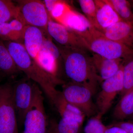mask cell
I'll return each mask as SVG.
<instances>
[{
  "instance_id": "cell-1",
  "label": "cell",
  "mask_w": 133,
  "mask_h": 133,
  "mask_svg": "<svg viewBox=\"0 0 133 133\" xmlns=\"http://www.w3.org/2000/svg\"><path fill=\"white\" fill-rule=\"evenodd\" d=\"M3 42L18 70L24 72L27 77L42 88L53 105L60 92L57 90L56 86L61 81L39 66L29 55L22 44Z\"/></svg>"
},
{
  "instance_id": "cell-2",
  "label": "cell",
  "mask_w": 133,
  "mask_h": 133,
  "mask_svg": "<svg viewBox=\"0 0 133 133\" xmlns=\"http://www.w3.org/2000/svg\"><path fill=\"white\" fill-rule=\"evenodd\" d=\"M66 76L75 83L87 86L94 94L101 81L88 51L80 48L57 45Z\"/></svg>"
},
{
  "instance_id": "cell-3",
  "label": "cell",
  "mask_w": 133,
  "mask_h": 133,
  "mask_svg": "<svg viewBox=\"0 0 133 133\" xmlns=\"http://www.w3.org/2000/svg\"><path fill=\"white\" fill-rule=\"evenodd\" d=\"M75 33L81 37L89 51L94 54L124 62L133 58V50L107 38L90 24Z\"/></svg>"
},
{
  "instance_id": "cell-4",
  "label": "cell",
  "mask_w": 133,
  "mask_h": 133,
  "mask_svg": "<svg viewBox=\"0 0 133 133\" xmlns=\"http://www.w3.org/2000/svg\"><path fill=\"white\" fill-rule=\"evenodd\" d=\"M62 92L66 101L85 116L92 117L97 111L92 100L94 93L87 86L71 81L64 85Z\"/></svg>"
},
{
  "instance_id": "cell-5",
  "label": "cell",
  "mask_w": 133,
  "mask_h": 133,
  "mask_svg": "<svg viewBox=\"0 0 133 133\" xmlns=\"http://www.w3.org/2000/svg\"><path fill=\"white\" fill-rule=\"evenodd\" d=\"M18 13L16 19L26 26L36 27L47 33L48 22L51 17L43 1L38 0L16 1Z\"/></svg>"
},
{
  "instance_id": "cell-6",
  "label": "cell",
  "mask_w": 133,
  "mask_h": 133,
  "mask_svg": "<svg viewBox=\"0 0 133 133\" xmlns=\"http://www.w3.org/2000/svg\"><path fill=\"white\" fill-rule=\"evenodd\" d=\"M13 86L0 85V133H19Z\"/></svg>"
},
{
  "instance_id": "cell-7",
  "label": "cell",
  "mask_w": 133,
  "mask_h": 133,
  "mask_svg": "<svg viewBox=\"0 0 133 133\" xmlns=\"http://www.w3.org/2000/svg\"><path fill=\"white\" fill-rule=\"evenodd\" d=\"M22 133H48L49 124L45 113L42 92L38 86L23 123Z\"/></svg>"
},
{
  "instance_id": "cell-8",
  "label": "cell",
  "mask_w": 133,
  "mask_h": 133,
  "mask_svg": "<svg viewBox=\"0 0 133 133\" xmlns=\"http://www.w3.org/2000/svg\"><path fill=\"white\" fill-rule=\"evenodd\" d=\"M13 86V98L18 125L24 123L26 114L31 107L38 85L28 78L17 81Z\"/></svg>"
},
{
  "instance_id": "cell-9",
  "label": "cell",
  "mask_w": 133,
  "mask_h": 133,
  "mask_svg": "<svg viewBox=\"0 0 133 133\" xmlns=\"http://www.w3.org/2000/svg\"><path fill=\"white\" fill-rule=\"evenodd\" d=\"M123 63L116 74L102 81L95 104L97 114L101 117L108 111L116 95L123 90Z\"/></svg>"
},
{
  "instance_id": "cell-10",
  "label": "cell",
  "mask_w": 133,
  "mask_h": 133,
  "mask_svg": "<svg viewBox=\"0 0 133 133\" xmlns=\"http://www.w3.org/2000/svg\"><path fill=\"white\" fill-rule=\"evenodd\" d=\"M47 32L50 37L59 45L80 48L89 51L85 43L78 34L53 21L51 18L48 22Z\"/></svg>"
},
{
  "instance_id": "cell-11",
  "label": "cell",
  "mask_w": 133,
  "mask_h": 133,
  "mask_svg": "<svg viewBox=\"0 0 133 133\" xmlns=\"http://www.w3.org/2000/svg\"><path fill=\"white\" fill-rule=\"evenodd\" d=\"M100 32L110 40L133 50V24L120 21Z\"/></svg>"
},
{
  "instance_id": "cell-12",
  "label": "cell",
  "mask_w": 133,
  "mask_h": 133,
  "mask_svg": "<svg viewBox=\"0 0 133 133\" xmlns=\"http://www.w3.org/2000/svg\"><path fill=\"white\" fill-rule=\"evenodd\" d=\"M96 15L92 27L101 31L113 24L121 21L114 9L106 0H95Z\"/></svg>"
},
{
  "instance_id": "cell-13",
  "label": "cell",
  "mask_w": 133,
  "mask_h": 133,
  "mask_svg": "<svg viewBox=\"0 0 133 133\" xmlns=\"http://www.w3.org/2000/svg\"><path fill=\"white\" fill-rule=\"evenodd\" d=\"M45 37L44 32L40 29L30 26L25 27L22 44L29 55L37 63Z\"/></svg>"
},
{
  "instance_id": "cell-14",
  "label": "cell",
  "mask_w": 133,
  "mask_h": 133,
  "mask_svg": "<svg viewBox=\"0 0 133 133\" xmlns=\"http://www.w3.org/2000/svg\"><path fill=\"white\" fill-rule=\"evenodd\" d=\"M91 58L94 66L102 82L116 74L124 62L122 59H108L94 53L92 55Z\"/></svg>"
},
{
  "instance_id": "cell-15",
  "label": "cell",
  "mask_w": 133,
  "mask_h": 133,
  "mask_svg": "<svg viewBox=\"0 0 133 133\" xmlns=\"http://www.w3.org/2000/svg\"><path fill=\"white\" fill-rule=\"evenodd\" d=\"M26 25L16 19L0 24V39L3 42L23 43Z\"/></svg>"
},
{
  "instance_id": "cell-16",
  "label": "cell",
  "mask_w": 133,
  "mask_h": 133,
  "mask_svg": "<svg viewBox=\"0 0 133 133\" xmlns=\"http://www.w3.org/2000/svg\"><path fill=\"white\" fill-rule=\"evenodd\" d=\"M133 114V90L122 95L116 105L113 115L117 119L122 120Z\"/></svg>"
},
{
  "instance_id": "cell-17",
  "label": "cell",
  "mask_w": 133,
  "mask_h": 133,
  "mask_svg": "<svg viewBox=\"0 0 133 133\" xmlns=\"http://www.w3.org/2000/svg\"><path fill=\"white\" fill-rule=\"evenodd\" d=\"M82 124L74 120L61 118L58 122L51 120L48 133H79Z\"/></svg>"
},
{
  "instance_id": "cell-18",
  "label": "cell",
  "mask_w": 133,
  "mask_h": 133,
  "mask_svg": "<svg viewBox=\"0 0 133 133\" xmlns=\"http://www.w3.org/2000/svg\"><path fill=\"white\" fill-rule=\"evenodd\" d=\"M59 62L52 53L42 45L38 55L37 64L50 74L56 77Z\"/></svg>"
},
{
  "instance_id": "cell-19",
  "label": "cell",
  "mask_w": 133,
  "mask_h": 133,
  "mask_svg": "<svg viewBox=\"0 0 133 133\" xmlns=\"http://www.w3.org/2000/svg\"><path fill=\"white\" fill-rule=\"evenodd\" d=\"M122 21L133 24V11L129 1L106 0Z\"/></svg>"
},
{
  "instance_id": "cell-20",
  "label": "cell",
  "mask_w": 133,
  "mask_h": 133,
  "mask_svg": "<svg viewBox=\"0 0 133 133\" xmlns=\"http://www.w3.org/2000/svg\"><path fill=\"white\" fill-rule=\"evenodd\" d=\"M18 70L4 42L0 39V70L8 75H13Z\"/></svg>"
},
{
  "instance_id": "cell-21",
  "label": "cell",
  "mask_w": 133,
  "mask_h": 133,
  "mask_svg": "<svg viewBox=\"0 0 133 133\" xmlns=\"http://www.w3.org/2000/svg\"><path fill=\"white\" fill-rule=\"evenodd\" d=\"M18 13L17 5L9 0H0V24L16 19Z\"/></svg>"
},
{
  "instance_id": "cell-22",
  "label": "cell",
  "mask_w": 133,
  "mask_h": 133,
  "mask_svg": "<svg viewBox=\"0 0 133 133\" xmlns=\"http://www.w3.org/2000/svg\"><path fill=\"white\" fill-rule=\"evenodd\" d=\"M123 65V88L122 96L133 90V58L124 62Z\"/></svg>"
},
{
  "instance_id": "cell-23",
  "label": "cell",
  "mask_w": 133,
  "mask_h": 133,
  "mask_svg": "<svg viewBox=\"0 0 133 133\" xmlns=\"http://www.w3.org/2000/svg\"><path fill=\"white\" fill-rule=\"evenodd\" d=\"M78 2L87 20L92 26L95 20L97 9L95 0H79Z\"/></svg>"
},
{
  "instance_id": "cell-24",
  "label": "cell",
  "mask_w": 133,
  "mask_h": 133,
  "mask_svg": "<svg viewBox=\"0 0 133 133\" xmlns=\"http://www.w3.org/2000/svg\"><path fill=\"white\" fill-rule=\"evenodd\" d=\"M101 118L98 114L92 117L85 127L84 133H105L106 127L102 123Z\"/></svg>"
},
{
  "instance_id": "cell-25",
  "label": "cell",
  "mask_w": 133,
  "mask_h": 133,
  "mask_svg": "<svg viewBox=\"0 0 133 133\" xmlns=\"http://www.w3.org/2000/svg\"><path fill=\"white\" fill-rule=\"evenodd\" d=\"M123 129L129 133H133V123L129 122L119 121L112 124Z\"/></svg>"
},
{
  "instance_id": "cell-26",
  "label": "cell",
  "mask_w": 133,
  "mask_h": 133,
  "mask_svg": "<svg viewBox=\"0 0 133 133\" xmlns=\"http://www.w3.org/2000/svg\"><path fill=\"white\" fill-rule=\"evenodd\" d=\"M105 133H129L123 129L117 126L111 125L106 128Z\"/></svg>"
},
{
  "instance_id": "cell-27",
  "label": "cell",
  "mask_w": 133,
  "mask_h": 133,
  "mask_svg": "<svg viewBox=\"0 0 133 133\" xmlns=\"http://www.w3.org/2000/svg\"><path fill=\"white\" fill-rule=\"evenodd\" d=\"M129 2H130L131 6H132V9L133 10V1H129Z\"/></svg>"
}]
</instances>
